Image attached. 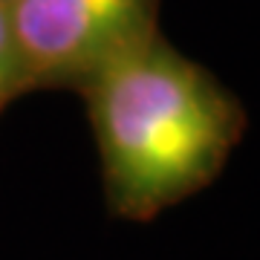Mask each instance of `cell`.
Here are the masks:
<instances>
[{
    "label": "cell",
    "mask_w": 260,
    "mask_h": 260,
    "mask_svg": "<svg viewBox=\"0 0 260 260\" xmlns=\"http://www.w3.org/2000/svg\"><path fill=\"white\" fill-rule=\"evenodd\" d=\"M156 0H12L9 26L29 84H87L153 32Z\"/></svg>",
    "instance_id": "cell-2"
},
{
    "label": "cell",
    "mask_w": 260,
    "mask_h": 260,
    "mask_svg": "<svg viewBox=\"0 0 260 260\" xmlns=\"http://www.w3.org/2000/svg\"><path fill=\"white\" fill-rule=\"evenodd\" d=\"M18 90H23V75H20L18 49H15V38L9 26V12L0 3V107Z\"/></svg>",
    "instance_id": "cell-3"
},
{
    "label": "cell",
    "mask_w": 260,
    "mask_h": 260,
    "mask_svg": "<svg viewBox=\"0 0 260 260\" xmlns=\"http://www.w3.org/2000/svg\"><path fill=\"white\" fill-rule=\"evenodd\" d=\"M0 3H3V6H9V3H12V0H0Z\"/></svg>",
    "instance_id": "cell-4"
},
{
    "label": "cell",
    "mask_w": 260,
    "mask_h": 260,
    "mask_svg": "<svg viewBox=\"0 0 260 260\" xmlns=\"http://www.w3.org/2000/svg\"><path fill=\"white\" fill-rule=\"evenodd\" d=\"M113 205L150 217L203 188L237 139V113L208 73L156 32L84 84Z\"/></svg>",
    "instance_id": "cell-1"
}]
</instances>
